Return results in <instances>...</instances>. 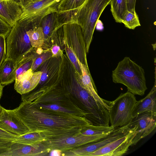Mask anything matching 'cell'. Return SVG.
Segmentation results:
<instances>
[{
    "label": "cell",
    "mask_w": 156,
    "mask_h": 156,
    "mask_svg": "<svg viewBox=\"0 0 156 156\" xmlns=\"http://www.w3.org/2000/svg\"><path fill=\"white\" fill-rule=\"evenodd\" d=\"M13 110L28 133L38 132L45 140L77 135L91 124L84 117L41 108L32 101H23Z\"/></svg>",
    "instance_id": "1"
},
{
    "label": "cell",
    "mask_w": 156,
    "mask_h": 156,
    "mask_svg": "<svg viewBox=\"0 0 156 156\" xmlns=\"http://www.w3.org/2000/svg\"><path fill=\"white\" fill-rule=\"evenodd\" d=\"M22 101H32L44 108L86 117L80 102L67 90L45 87L35 92L21 95Z\"/></svg>",
    "instance_id": "2"
},
{
    "label": "cell",
    "mask_w": 156,
    "mask_h": 156,
    "mask_svg": "<svg viewBox=\"0 0 156 156\" xmlns=\"http://www.w3.org/2000/svg\"><path fill=\"white\" fill-rule=\"evenodd\" d=\"M112 78L114 83L123 84L134 95L143 96L147 89L144 69L129 57L118 63Z\"/></svg>",
    "instance_id": "3"
},
{
    "label": "cell",
    "mask_w": 156,
    "mask_h": 156,
    "mask_svg": "<svg viewBox=\"0 0 156 156\" xmlns=\"http://www.w3.org/2000/svg\"><path fill=\"white\" fill-rule=\"evenodd\" d=\"M111 0H86L77 10L71 23L80 27L88 53L96 25L102 12Z\"/></svg>",
    "instance_id": "4"
},
{
    "label": "cell",
    "mask_w": 156,
    "mask_h": 156,
    "mask_svg": "<svg viewBox=\"0 0 156 156\" xmlns=\"http://www.w3.org/2000/svg\"><path fill=\"white\" fill-rule=\"evenodd\" d=\"M34 27L24 21H17L6 38V58L12 59L17 63L33 49L27 31Z\"/></svg>",
    "instance_id": "5"
},
{
    "label": "cell",
    "mask_w": 156,
    "mask_h": 156,
    "mask_svg": "<svg viewBox=\"0 0 156 156\" xmlns=\"http://www.w3.org/2000/svg\"><path fill=\"white\" fill-rule=\"evenodd\" d=\"M134 95L128 91L110 102L108 114L111 126L116 128L129 124L133 117L132 113L136 101Z\"/></svg>",
    "instance_id": "6"
},
{
    "label": "cell",
    "mask_w": 156,
    "mask_h": 156,
    "mask_svg": "<svg viewBox=\"0 0 156 156\" xmlns=\"http://www.w3.org/2000/svg\"><path fill=\"white\" fill-rule=\"evenodd\" d=\"M62 0H42L32 2L27 0L17 1L22 9L18 21H24L34 27L39 26L42 18L47 14L58 11V6Z\"/></svg>",
    "instance_id": "7"
},
{
    "label": "cell",
    "mask_w": 156,
    "mask_h": 156,
    "mask_svg": "<svg viewBox=\"0 0 156 156\" xmlns=\"http://www.w3.org/2000/svg\"><path fill=\"white\" fill-rule=\"evenodd\" d=\"M94 136L85 135L81 133L76 136L53 140H44L34 145L39 149L43 156L52 150L60 151L62 153L82 147L100 139Z\"/></svg>",
    "instance_id": "8"
},
{
    "label": "cell",
    "mask_w": 156,
    "mask_h": 156,
    "mask_svg": "<svg viewBox=\"0 0 156 156\" xmlns=\"http://www.w3.org/2000/svg\"><path fill=\"white\" fill-rule=\"evenodd\" d=\"M63 39L66 44L75 53L79 61L88 67L85 43L81 29L77 23L63 25Z\"/></svg>",
    "instance_id": "9"
},
{
    "label": "cell",
    "mask_w": 156,
    "mask_h": 156,
    "mask_svg": "<svg viewBox=\"0 0 156 156\" xmlns=\"http://www.w3.org/2000/svg\"><path fill=\"white\" fill-rule=\"evenodd\" d=\"M128 126L129 128H135V130L132 146L149 135L155 128L156 112L147 111L140 113L133 117Z\"/></svg>",
    "instance_id": "10"
},
{
    "label": "cell",
    "mask_w": 156,
    "mask_h": 156,
    "mask_svg": "<svg viewBox=\"0 0 156 156\" xmlns=\"http://www.w3.org/2000/svg\"><path fill=\"white\" fill-rule=\"evenodd\" d=\"M128 125L115 128L109 134L82 147L62 153V156H86L127 133L130 130Z\"/></svg>",
    "instance_id": "11"
},
{
    "label": "cell",
    "mask_w": 156,
    "mask_h": 156,
    "mask_svg": "<svg viewBox=\"0 0 156 156\" xmlns=\"http://www.w3.org/2000/svg\"><path fill=\"white\" fill-rule=\"evenodd\" d=\"M135 134L134 128L126 134L86 156H121L126 153Z\"/></svg>",
    "instance_id": "12"
},
{
    "label": "cell",
    "mask_w": 156,
    "mask_h": 156,
    "mask_svg": "<svg viewBox=\"0 0 156 156\" xmlns=\"http://www.w3.org/2000/svg\"><path fill=\"white\" fill-rule=\"evenodd\" d=\"M0 128L18 136L27 133L29 129L13 110L3 108L0 115Z\"/></svg>",
    "instance_id": "13"
},
{
    "label": "cell",
    "mask_w": 156,
    "mask_h": 156,
    "mask_svg": "<svg viewBox=\"0 0 156 156\" xmlns=\"http://www.w3.org/2000/svg\"><path fill=\"white\" fill-rule=\"evenodd\" d=\"M42 72H33L30 69L16 79L14 88L21 95L30 92L39 83Z\"/></svg>",
    "instance_id": "14"
},
{
    "label": "cell",
    "mask_w": 156,
    "mask_h": 156,
    "mask_svg": "<svg viewBox=\"0 0 156 156\" xmlns=\"http://www.w3.org/2000/svg\"><path fill=\"white\" fill-rule=\"evenodd\" d=\"M78 61L82 73L81 76L76 74V78L78 83L95 100L108 110L111 101L105 100L99 96L96 87L92 82L88 67L82 64L78 59Z\"/></svg>",
    "instance_id": "15"
},
{
    "label": "cell",
    "mask_w": 156,
    "mask_h": 156,
    "mask_svg": "<svg viewBox=\"0 0 156 156\" xmlns=\"http://www.w3.org/2000/svg\"><path fill=\"white\" fill-rule=\"evenodd\" d=\"M86 0H62L58 6L57 12L58 21L62 26L71 23L77 10Z\"/></svg>",
    "instance_id": "16"
},
{
    "label": "cell",
    "mask_w": 156,
    "mask_h": 156,
    "mask_svg": "<svg viewBox=\"0 0 156 156\" xmlns=\"http://www.w3.org/2000/svg\"><path fill=\"white\" fill-rule=\"evenodd\" d=\"M22 9L15 0H0V17L12 27L19 20Z\"/></svg>",
    "instance_id": "17"
},
{
    "label": "cell",
    "mask_w": 156,
    "mask_h": 156,
    "mask_svg": "<svg viewBox=\"0 0 156 156\" xmlns=\"http://www.w3.org/2000/svg\"><path fill=\"white\" fill-rule=\"evenodd\" d=\"M147 111L156 112V67L154 85L150 92L144 98L136 101L132 113L133 117Z\"/></svg>",
    "instance_id": "18"
},
{
    "label": "cell",
    "mask_w": 156,
    "mask_h": 156,
    "mask_svg": "<svg viewBox=\"0 0 156 156\" xmlns=\"http://www.w3.org/2000/svg\"><path fill=\"white\" fill-rule=\"evenodd\" d=\"M17 63L13 60L6 58L0 66V83L7 85L13 82L16 79Z\"/></svg>",
    "instance_id": "19"
},
{
    "label": "cell",
    "mask_w": 156,
    "mask_h": 156,
    "mask_svg": "<svg viewBox=\"0 0 156 156\" xmlns=\"http://www.w3.org/2000/svg\"><path fill=\"white\" fill-rule=\"evenodd\" d=\"M43 156L38 148L34 146L13 142L5 156Z\"/></svg>",
    "instance_id": "20"
},
{
    "label": "cell",
    "mask_w": 156,
    "mask_h": 156,
    "mask_svg": "<svg viewBox=\"0 0 156 156\" xmlns=\"http://www.w3.org/2000/svg\"><path fill=\"white\" fill-rule=\"evenodd\" d=\"M39 26L43 29L45 41L49 38L55 30L62 26L59 22L57 12H54L44 16L41 21Z\"/></svg>",
    "instance_id": "21"
},
{
    "label": "cell",
    "mask_w": 156,
    "mask_h": 156,
    "mask_svg": "<svg viewBox=\"0 0 156 156\" xmlns=\"http://www.w3.org/2000/svg\"><path fill=\"white\" fill-rule=\"evenodd\" d=\"M111 11L116 23H122L123 16L127 10L126 0H111Z\"/></svg>",
    "instance_id": "22"
},
{
    "label": "cell",
    "mask_w": 156,
    "mask_h": 156,
    "mask_svg": "<svg viewBox=\"0 0 156 156\" xmlns=\"http://www.w3.org/2000/svg\"><path fill=\"white\" fill-rule=\"evenodd\" d=\"M44 140V137L40 133L34 132L18 136L12 142L34 146Z\"/></svg>",
    "instance_id": "23"
},
{
    "label": "cell",
    "mask_w": 156,
    "mask_h": 156,
    "mask_svg": "<svg viewBox=\"0 0 156 156\" xmlns=\"http://www.w3.org/2000/svg\"><path fill=\"white\" fill-rule=\"evenodd\" d=\"M27 34L33 48H39L43 45L44 36L41 27L39 26L30 28L27 31Z\"/></svg>",
    "instance_id": "24"
},
{
    "label": "cell",
    "mask_w": 156,
    "mask_h": 156,
    "mask_svg": "<svg viewBox=\"0 0 156 156\" xmlns=\"http://www.w3.org/2000/svg\"><path fill=\"white\" fill-rule=\"evenodd\" d=\"M121 23L124 24L125 27L129 29L134 30L141 26L136 12L132 13L128 10L124 14Z\"/></svg>",
    "instance_id": "25"
},
{
    "label": "cell",
    "mask_w": 156,
    "mask_h": 156,
    "mask_svg": "<svg viewBox=\"0 0 156 156\" xmlns=\"http://www.w3.org/2000/svg\"><path fill=\"white\" fill-rule=\"evenodd\" d=\"M51 51H46L41 53L37 57L35 58L30 68L33 72H35L38 67L47 59L52 56Z\"/></svg>",
    "instance_id": "26"
},
{
    "label": "cell",
    "mask_w": 156,
    "mask_h": 156,
    "mask_svg": "<svg viewBox=\"0 0 156 156\" xmlns=\"http://www.w3.org/2000/svg\"><path fill=\"white\" fill-rule=\"evenodd\" d=\"M65 46L66 53L74 67L76 72H77L76 73L79 75L81 76L82 74L76 56L72 50L65 43Z\"/></svg>",
    "instance_id": "27"
},
{
    "label": "cell",
    "mask_w": 156,
    "mask_h": 156,
    "mask_svg": "<svg viewBox=\"0 0 156 156\" xmlns=\"http://www.w3.org/2000/svg\"><path fill=\"white\" fill-rule=\"evenodd\" d=\"M11 26L0 17V35L6 38L12 28Z\"/></svg>",
    "instance_id": "28"
},
{
    "label": "cell",
    "mask_w": 156,
    "mask_h": 156,
    "mask_svg": "<svg viewBox=\"0 0 156 156\" xmlns=\"http://www.w3.org/2000/svg\"><path fill=\"white\" fill-rule=\"evenodd\" d=\"M5 37L0 35V66L6 58V43Z\"/></svg>",
    "instance_id": "29"
},
{
    "label": "cell",
    "mask_w": 156,
    "mask_h": 156,
    "mask_svg": "<svg viewBox=\"0 0 156 156\" xmlns=\"http://www.w3.org/2000/svg\"><path fill=\"white\" fill-rule=\"evenodd\" d=\"M12 140L0 139V156H5L12 143Z\"/></svg>",
    "instance_id": "30"
},
{
    "label": "cell",
    "mask_w": 156,
    "mask_h": 156,
    "mask_svg": "<svg viewBox=\"0 0 156 156\" xmlns=\"http://www.w3.org/2000/svg\"><path fill=\"white\" fill-rule=\"evenodd\" d=\"M18 136L7 132L0 128V139L13 141Z\"/></svg>",
    "instance_id": "31"
},
{
    "label": "cell",
    "mask_w": 156,
    "mask_h": 156,
    "mask_svg": "<svg viewBox=\"0 0 156 156\" xmlns=\"http://www.w3.org/2000/svg\"><path fill=\"white\" fill-rule=\"evenodd\" d=\"M136 0H126L127 10L132 13L136 12L135 7Z\"/></svg>",
    "instance_id": "32"
},
{
    "label": "cell",
    "mask_w": 156,
    "mask_h": 156,
    "mask_svg": "<svg viewBox=\"0 0 156 156\" xmlns=\"http://www.w3.org/2000/svg\"><path fill=\"white\" fill-rule=\"evenodd\" d=\"M51 51L52 54V57H56L61 55V50L60 47L57 44L53 45L51 48Z\"/></svg>",
    "instance_id": "33"
},
{
    "label": "cell",
    "mask_w": 156,
    "mask_h": 156,
    "mask_svg": "<svg viewBox=\"0 0 156 156\" xmlns=\"http://www.w3.org/2000/svg\"><path fill=\"white\" fill-rule=\"evenodd\" d=\"M49 155L50 156H60L61 155V152L58 150H54L50 151Z\"/></svg>",
    "instance_id": "34"
},
{
    "label": "cell",
    "mask_w": 156,
    "mask_h": 156,
    "mask_svg": "<svg viewBox=\"0 0 156 156\" xmlns=\"http://www.w3.org/2000/svg\"><path fill=\"white\" fill-rule=\"evenodd\" d=\"M4 86L0 83V99L2 96L3 88Z\"/></svg>",
    "instance_id": "35"
},
{
    "label": "cell",
    "mask_w": 156,
    "mask_h": 156,
    "mask_svg": "<svg viewBox=\"0 0 156 156\" xmlns=\"http://www.w3.org/2000/svg\"><path fill=\"white\" fill-rule=\"evenodd\" d=\"M3 107H2L0 104V115H1Z\"/></svg>",
    "instance_id": "36"
},
{
    "label": "cell",
    "mask_w": 156,
    "mask_h": 156,
    "mask_svg": "<svg viewBox=\"0 0 156 156\" xmlns=\"http://www.w3.org/2000/svg\"><path fill=\"white\" fill-rule=\"evenodd\" d=\"M27 0L31 1V2H36L41 1L42 0Z\"/></svg>",
    "instance_id": "37"
}]
</instances>
